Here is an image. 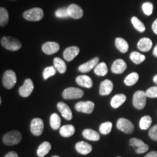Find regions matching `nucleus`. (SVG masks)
Wrapping results in <instances>:
<instances>
[{
  "label": "nucleus",
  "mask_w": 157,
  "mask_h": 157,
  "mask_svg": "<svg viewBox=\"0 0 157 157\" xmlns=\"http://www.w3.org/2000/svg\"><path fill=\"white\" fill-rule=\"evenodd\" d=\"M1 44L4 48L10 51H17L22 47V44L17 39L4 36L1 39Z\"/></svg>",
  "instance_id": "1"
},
{
  "label": "nucleus",
  "mask_w": 157,
  "mask_h": 157,
  "mask_svg": "<svg viewBox=\"0 0 157 157\" xmlns=\"http://www.w3.org/2000/svg\"><path fill=\"white\" fill-rule=\"evenodd\" d=\"M21 139H22V135L21 132L14 130L6 133L2 137V141L6 146H15L21 142Z\"/></svg>",
  "instance_id": "2"
},
{
  "label": "nucleus",
  "mask_w": 157,
  "mask_h": 157,
  "mask_svg": "<svg viewBox=\"0 0 157 157\" xmlns=\"http://www.w3.org/2000/svg\"><path fill=\"white\" fill-rule=\"evenodd\" d=\"M23 17L29 21H39L44 17V11L39 7H34L25 11L23 14Z\"/></svg>",
  "instance_id": "3"
},
{
  "label": "nucleus",
  "mask_w": 157,
  "mask_h": 157,
  "mask_svg": "<svg viewBox=\"0 0 157 157\" xmlns=\"http://www.w3.org/2000/svg\"><path fill=\"white\" fill-rule=\"evenodd\" d=\"M147 95L146 92H143L142 90H138L135 92L133 95L132 103L135 109L141 110L143 109L146 105Z\"/></svg>",
  "instance_id": "4"
},
{
  "label": "nucleus",
  "mask_w": 157,
  "mask_h": 157,
  "mask_svg": "<svg viewBox=\"0 0 157 157\" xmlns=\"http://www.w3.org/2000/svg\"><path fill=\"white\" fill-rule=\"evenodd\" d=\"M17 78L16 74L13 71L7 70L6 71L3 75L2 84L6 89L10 90L16 84Z\"/></svg>",
  "instance_id": "5"
},
{
  "label": "nucleus",
  "mask_w": 157,
  "mask_h": 157,
  "mask_svg": "<svg viewBox=\"0 0 157 157\" xmlns=\"http://www.w3.org/2000/svg\"><path fill=\"white\" fill-rule=\"evenodd\" d=\"M117 127L119 130L125 134H132L134 131L135 127L133 124L129 119L125 118H120L117 122Z\"/></svg>",
  "instance_id": "6"
},
{
  "label": "nucleus",
  "mask_w": 157,
  "mask_h": 157,
  "mask_svg": "<svg viewBox=\"0 0 157 157\" xmlns=\"http://www.w3.org/2000/svg\"><path fill=\"white\" fill-rule=\"evenodd\" d=\"M63 98L66 100L78 99L83 97V90L76 87H68L63 90L62 93Z\"/></svg>",
  "instance_id": "7"
},
{
  "label": "nucleus",
  "mask_w": 157,
  "mask_h": 157,
  "mask_svg": "<svg viewBox=\"0 0 157 157\" xmlns=\"http://www.w3.org/2000/svg\"><path fill=\"white\" fill-rule=\"evenodd\" d=\"M129 146H131L135 148V152L137 154H143V153H146V151H148L149 148L148 145L146 144L142 140H140L139 138H135V137L131 138L129 140Z\"/></svg>",
  "instance_id": "8"
},
{
  "label": "nucleus",
  "mask_w": 157,
  "mask_h": 157,
  "mask_svg": "<svg viewBox=\"0 0 157 157\" xmlns=\"http://www.w3.org/2000/svg\"><path fill=\"white\" fill-rule=\"evenodd\" d=\"M30 130L35 136H40L44 130V122L42 119L39 118H34L32 119L30 125Z\"/></svg>",
  "instance_id": "9"
},
{
  "label": "nucleus",
  "mask_w": 157,
  "mask_h": 157,
  "mask_svg": "<svg viewBox=\"0 0 157 157\" xmlns=\"http://www.w3.org/2000/svg\"><path fill=\"white\" fill-rule=\"evenodd\" d=\"M34 86L31 78H26L24 83L19 88V95L23 98H28L32 93Z\"/></svg>",
  "instance_id": "10"
},
{
  "label": "nucleus",
  "mask_w": 157,
  "mask_h": 157,
  "mask_svg": "<svg viewBox=\"0 0 157 157\" xmlns=\"http://www.w3.org/2000/svg\"><path fill=\"white\" fill-rule=\"evenodd\" d=\"M95 103L92 101H80L75 105L76 111L88 114L93 113Z\"/></svg>",
  "instance_id": "11"
},
{
  "label": "nucleus",
  "mask_w": 157,
  "mask_h": 157,
  "mask_svg": "<svg viewBox=\"0 0 157 157\" xmlns=\"http://www.w3.org/2000/svg\"><path fill=\"white\" fill-rule=\"evenodd\" d=\"M98 63H99V58L95 57L89 61L80 65L78 66V70L82 73H87V72H90V71L93 70V68H95Z\"/></svg>",
  "instance_id": "12"
},
{
  "label": "nucleus",
  "mask_w": 157,
  "mask_h": 157,
  "mask_svg": "<svg viewBox=\"0 0 157 157\" xmlns=\"http://www.w3.org/2000/svg\"><path fill=\"white\" fill-rule=\"evenodd\" d=\"M68 13L69 17L73 19L82 18L84 15L83 10L76 4H71L68 7Z\"/></svg>",
  "instance_id": "13"
},
{
  "label": "nucleus",
  "mask_w": 157,
  "mask_h": 157,
  "mask_svg": "<svg viewBox=\"0 0 157 157\" xmlns=\"http://www.w3.org/2000/svg\"><path fill=\"white\" fill-rule=\"evenodd\" d=\"M57 108H58L59 112L61 113L62 117L64 118L66 120L70 121L72 119V117H73V115H72L71 110L69 108V106L63 102H59V103L57 104Z\"/></svg>",
  "instance_id": "14"
},
{
  "label": "nucleus",
  "mask_w": 157,
  "mask_h": 157,
  "mask_svg": "<svg viewBox=\"0 0 157 157\" xmlns=\"http://www.w3.org/2000/svg\"><path fill=\"white\" fill-rule=\"evenodd\" d=\"M42 51L46 55H52L58 52L60 50V45L55 42H47L42 46Z\"/></svg>",
  "instance_id": "15"
},
{
  "label": "nucleus",
  "mask_w": 157,
  "mask_h": 157,
  "mask_svg": "<svg viewBox=\"0 0 157 157\" xmlns=\"http://www.w3.org/2000/svg\"><path fill=\"white\" fill-rule=\"evenodd\" d=\"M80 50L78 47L71 46L67 48L63 52V58L66 61H71L79 53Z\"/></svg>",
  "instance_id": "16"
},
{
  "label": "nucleus",
  "mask_w": 157,
  "mask_h": 157,
  "mask_svg": "<svg viewBox=\"0 0 157 157\" xmlns=\"http://www.w3.org/2000/svg\"><path fill=\"white\" fill-rule=\"evenodd\" d=\"M113 89V84L112 82L109 79L103 80L100 84L99 93L101 95L105 96L111 94Z\"/></svg>",
  "instance_id": "17"
},
{
  "label": "nucleus",
  "mask_w": 157,
  "mask_h": 157,
  "mask_svg": "<svg viewBox=\"0 0 157 157\" xmlns=\"http://www.w3.org/2000/svg\"><path fill=\"white\" fill-rule=\"evenodd\" d=\"M127 69V63L122 59H117L111 66V71L115 74H122Z\"/></svg>",
  "instance_id": "18"
},
{
  "label": "nucleus",
  "mask_w": 157,
  "mask_h": 157,
  "mask_svg": "<svg viewBox=\"0 0 157 157\" xmlns=\"http://www.w3.org/2000/svg\"><path fill=\"white\" fill-rule=\"evenodd\" d=\"M75 149L78 154L87 155L92 151L93 148L89 143L84 142V141H80V142H78L75 145Z\"/></svg>",
  "instance_id": "19"
},
{
  "label": "nucleus",
  "mask_w": 157,
  "mask_h": 157,
  "mask_svg": "<svg viewBox=\"0 0 157 157\" xmlns=\"http://www.w3.org/2000/svg\"><path fill=\"white\" fill-rule=\"evenodd\" d=\"M137 48L142 52H148L153 46L152 41L147 37H143L137 42Z\"/></svg>",
  "instance_id": "20"
},
{
  "label": "nucleus",
  "mask_w": 157,
  "mask_h": 157,
  "mask_svg": "<svg viewBox=\"0 0 157 157\" xmlns=\"http://www.w3.org/2000/svg\"><path fill=\"white\" fill-rule=\"evenodd\" d=\"M76 82L81 87L85 88H91L93 85V82L90 76L86 75H80L76 78Z\"/></svg>",
  "instance_id": "21"
},
{
  "label": "nucleus",
  "mask_w": 157,
  "mask_h": 157,
  "mask_svg": "<svg viewBox=\"0 0 157 157\" xmlns=\"http://www.w3.org/2000/svg\"><path fill=\"white\" fill-rule=\"evenodd\" d=\"M127 97L124 94H117L113 96L111 101V105L113 109H118L126 101Z\"/></svg>",
  "instance_id": "22"
},
{
  "label": "nucleus",
  "mask_w": 157,
  "mask_h": 157,
  "mask_svg": "<svg viewBox=\"0 0 157 157\" xmlns=\"http://www.w3.org/2000/svg\"><path fill=\"white\" fill-rule=\"evenodd\" d=\"M82 135L85 139L91 141H98L100 140V134L92 129H85L82 132Z\"/></svg>",
  "instance_id": "23"
},
{
  "label": "nucleus",
  "mask_w": 157,
  "mask_h": 157,
  "mask_svg": "<svg viewBox=\"0 0 157 157\" xmlns=\"http://www.w3.org/2000/svg\"><path fill=\"white\" fill-rule=\"evenodd\" d=\"M59 132L61 136L64 137H69L72 136L75 132V127L71 124L63 125L59 129Z\"/></svg>",
  "instance_id": "24"
},
{
  "label": "nucleus",
  "mask_w": 157,
  "mask_h": 157,
  "mask_svg": "<svg viewBox=\"0 0 157 157\" xmlns=\"http://www.w3.org/2000/svg\"><path fill=\"white\" fill-rule=\"evenodd\" d=\"M51 150V144L48 141H44L42 143H41L40 146H39L37 149V156L39 157H44L50 152Z\"/></svg>",
  "instance_id": "25"
},
{
  "label": "nucleus",
  "mask_w": 157,
  "mask_h": 157,
  "mask_svg": "<svg viewBox=\"0 0 157 157\" xmlns=\"http://www.w3.org/2000/svg\"><path fill=\"white\" fill-rule=\"evenodd\" d=\"M115 45L116 48L118 49V50H119V52H121V53H126L129 50L128 43H127L125 39L122 38L118 37V38L116 39Z\"/></svg>",
  "instance_id": "26"
},
{
  "label": "nucleus",
  "mask_w": 157,
  "mask_h": 157,
  "mask_svg": "<svg viewBox=\"0 0 157 157\" xmlns=\"http://www.w3.org/2000/svg\"><path fill=\"white\" fill-rule=\"evenodd\" d=\"M53 64L55 68H56V70L58 71L60 74H64L66 73V64L61 58H55L53 60Z\"/></svg>",
  "instance_id": "27"
},
{
  "label": "nucleus",
  "mask_w": 157,
  "mask_h": 157,
  "mask_svg": "<svg viewBox=\"0 0 157 157\" xmlns=\"http://www.w3.org/2000/svg\"><path fill=\"white\" fill-rule=\"evenodd\" d=\"M50 126L52 127V129H55V130L60 128L61 119H60V117H59L58 113H53L51 114L50 119Z\"/></svg>",
  "instance_id": "28"
},
{
  "label": "nucleus",
  "mask_w": 157,
  "mask_h": 157,
  "mask_svg": "<svg viewBox=\"0 0 157 157\" xmlns=\"http://www.w3.org/2000/svg\"><path fill=\"white\" fill-rule=\"evenodd\" d=\"M139 79V75L136 72H132V73L129 74V75H127L124 78V84H126L128 87L132 86L135 84L138 81Z\"/></svg>",
  "instance_id": "29"
},
{
  "label": "nucleus",
  "mask_w": 157,
  "mask_h": 157,
  "mask_svg": "<svg viewBox=\"0 0 157 157\" xmlns=\"http://www.w3.org/2000/svg\"><path fill=\"white\" fill-rule=\"evenodd\" d=\"M94 72L96 75L99 76H104L108 74V68L105 63L102 62L98 63L94 68Z\"/></svg>",
  "instance_id": "30"
},
{
  "label": "nucleus",
  "mask_w": 157,
  "mask_h": 157,
  "mask_svg": "<svg viewBox=\"0 0 157 157\" xmlns=\"http://www.w3.org/2000/svg\"><path fill=\"white\" fill-rule=\"evenodd\" d=\"M152 123V119L150 116H144L140 119V122H139V126L140 128L143 130H146L150 128L151 125Z\"/></svg>",
  "instance_id": "31"
},
{
  "label": "nucleus",
  "mask_w": 157,
  "mask_h": 157,
  "mask_svg": "<svg viewBox=\"0 0 157 157\" xmlns=\"http://www.w3.org/2000/svg\"><path fill=\"white\" fill-rule=\"evenodd\" d=\"M129 58L135 64L137 65L140 64L141 63H143L146 60V56L138 52H132L129 56Z\"/></svg>",
  "instance_id": "32"
},
{
  "label": "nucleus",
  "mask_w": 157,
  "mask_h": 157,
  "mask_svg": "<svg viewBox=\"0 0 157 157\" xmlns=\"http://www.w3.org/2000/svg\"><path fill=\"white\" fill-rule=\"evenodd\" d=\"M9 21V14L7 10L2 7L0 8V25L1 26H6Z\"/></svg>",
  "instance_id": "33"
},
{
  "label": "nucleus",
  "mask_w": 157,
  "mask_h": 157,
  "mask_svg": "<svg viewBox=\"0 0 157 157\" xmlns=\"http://www.w3.org/2000/svg\"><path fill=\"white\" fill-rule=\"evenodd\" d=\"M113 124L111 121H105L100 125L99 131L102 135H108L111 132Z\"/></svg>",
  "instance_id": "34"
},
{
  "label": "nucleus",
  "mask_w": 157,
  "mask_h": 157,
  "mask_svg": "<svg viewBox=\"0 0 157 157\" xmlns=\"http://www.w3.org/2000/svg\"><path fill=\"white\" fill-rule=\"evenodd\" d=\"M131 22H132L135 29H136L137 31H138L139 32L143 33L144 32L145 30H146V27H145L144 24H143L137 17H132V19H131Z\"/></svg>",
  "instance_id": "35"
},
{
  "label": "nucleus",
  "mask_w": 157,
  "mask_h": 157,
  "mask_svg": "<svg viewBox=\"0 0 157 157\" xmlns=\"http://www.w3.org/2000/svg\"><path fill=\"white\" fill-rule=\"evenodd\" d=\"M56 74V68L55 66H49L45 68L43 71V78L44 80H47L48 78L53 76Z\"/></svg>",
  "instance_id": "36"
},
{
  "label": "nucleus",
  "mask_w": 157,
  "mask_h": 157,
  "mask_svg": "<svg viewBox=\"0 0 157 157\" xmlns=\"http://www.w3.org/2000/svg\"><path fill=\"white\" fill-rule=\"evenodd\" d=\"M142 9L145 15H151L153 13L154 6L151 2H146L143 5Z\"/></svg>",
  "instance_id": "37"
},
{
  "label": "nucleus",
  "mask_w": 157,
  "mask_h": 157,
  "mask_svg": "<svg viewBox=\"0 0 157 157\" xmlns=\"http://www.w3.org/2000/svg\"><path fill=\"white\" fill-rule=\"evenodd\" d=\"M56 16L59 18H66V17H69L68 13V9L63 7V8H60L57 10L56 12Z\"/></svg>",
  "instance_id": "38"
},
{
  "label": "nucleus",
  "mask_w": 157,
  "mask_h": 157,
  "mask_svg": "<svg viewBox=\"0 0 157 157\" xmlns=\"http://www.w3.org/2000/svg\"><path fill=\"white\" fill-rule=\"evenodd\" d=\"M147 97L149 98H157V86L148 88L146 91Z\"/></svg>",
  "instance_id": "39"
},
{
  "label": "nucleus",
  "mask_w": 157,
  "mask_h": 157,
  "mask_svg": "<svg viewBox=\"0 0 157 157\" xmlns=\"http://www.w3.org/2000/svg\"><path fill=\"white\" fill-rule=\"evenodd\" d=\"M148 135L153 140L157 141V124L150 128L148 132Z\"/></svg>",
  "instance_id": "40"
},
{
  "label": "nucleus",
  "mask_w": 157,
  "mask_h": 157,
  "mask_svg": "<svg viewBox=\"0 0 157 157\" xmlns=\"http://www.w3.org/2000/svg\"><path fill=\"white\" fill-rule=\"evenodd\" d=\"M5 157H18V155L15 151H10L5 155Z\"/></svg>",
  "instance_id": "41"
},
{
  "label": "nucleus",
  "mask_w": 157,
  "mask_h": 157,
  "mask_svg": "<svg viewBox=\"0 0 157 157\" xmlns=\"http://www.w3.org/2000/svg\"><path fill=\"white\" fill-rule=\"evenodd\" d=\"M145 157H157V151H153L149 152L147 154Z\"/></svg>",
  "instance_id": "42"
},
{
  "label": "nucleus",
  "mask_w": 157,
  "mask_h": 157,
  "mask_svg": "<svg viewBox=\"0 0 157 157\" xmlns=\"http://www.w3.org/2000/svg\"><path fill=\"white\" fill-rule=\"evenodd\" d=\"M152 30L155 34H157V19L154 21V22L152 24Z\"/></svg>",
  "instance_id": "43"
},
{
  "label": "nucleus",
  "mask_w": 157,
  "mask_h": 157,
  "mask_svg": "<svg viewBox=\"0 0 157 157\" xmlns=\"http://www.w3.org/2000/svg\"><path fill=\"white\" fill-rule=\"evenodd\" d=\"M153 54H154V56L156 57V58H157V44L156 46H155L154 51H153Z\"/></svg>",
  "instance_id": "44"
},
{
  "label": "nucleus",
  "mask_w": 157,
  "mask_h": 157,
  "mask_svg": "<svg viewBox=\"0 0 157 157\" xmlns=\"http://www.w3.org/2000/svg\"><path fill=\"white\" fill-rule=\"evenodd\" d=\"M153 80H154V83L157 84V74L154 76V78H153Z\"/></svg>",
  "instance_id": "45"
},
{
  "label": "nucleus",
  "mask_w": 157,
  "mask_h": 157,
  "mask_svg": "<svg viewBox=\"0 0 157 157\" xmlns=\"http://www.w3.org/2000/svg\"><path fill=\"white\" fill-rule=\"evenodd\" d=\"M52 157H60V156H52Z\"/></svg>",
  "instance_id": "46"
},
{
  "label": "nucleus",
  "mask_w": 157,
  "mask_h": 157,
  "mask_svg": "<svg viewBox=\"0 0 157 157\" xmlns=\"http://www.w3.org/2000/svg\"><path fill=\"white\" fill-rule=\"evenodd\" d=\"M117 157H121V156H117Z\"/></svg>",
  "instance_id": "47"
}]
</instances>
